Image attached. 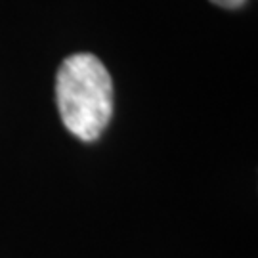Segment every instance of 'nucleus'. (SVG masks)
I'll return each mask as SVG.
<instances>
[{
  "instance_id": "f257e3e1",
  "label": "nucleus",
  "mask_w": 258,
  "mask_h": 258,
  "mask_svg": "<svg viewBox=\"0 0 258 258\" xmlns=\"http://www.w3.org/2000/svg\"><path fill=\"white\" fill-rule=\"evenodd\" d=\"M55 100L65 128L83 142L102 136L113 115V81L92 54L65 57L55 77Z\"/></svg>"
},
{
  "instance_id": "f03ea898",
  "label": "nucleus",
  "mask_w": 258,
  "mask_h": 258,
  "mask_svg": "<svg viewBox=\"0 0 258 258\" xmlns=\"http://www.w3.org/2000/svg\"><path fill=\"white\" fill-rule=\"evenodd\" d=\"M212 4L220 6V8H228V10H235L245 4V0H211Z\"/></svg>"
}]
</instances>
